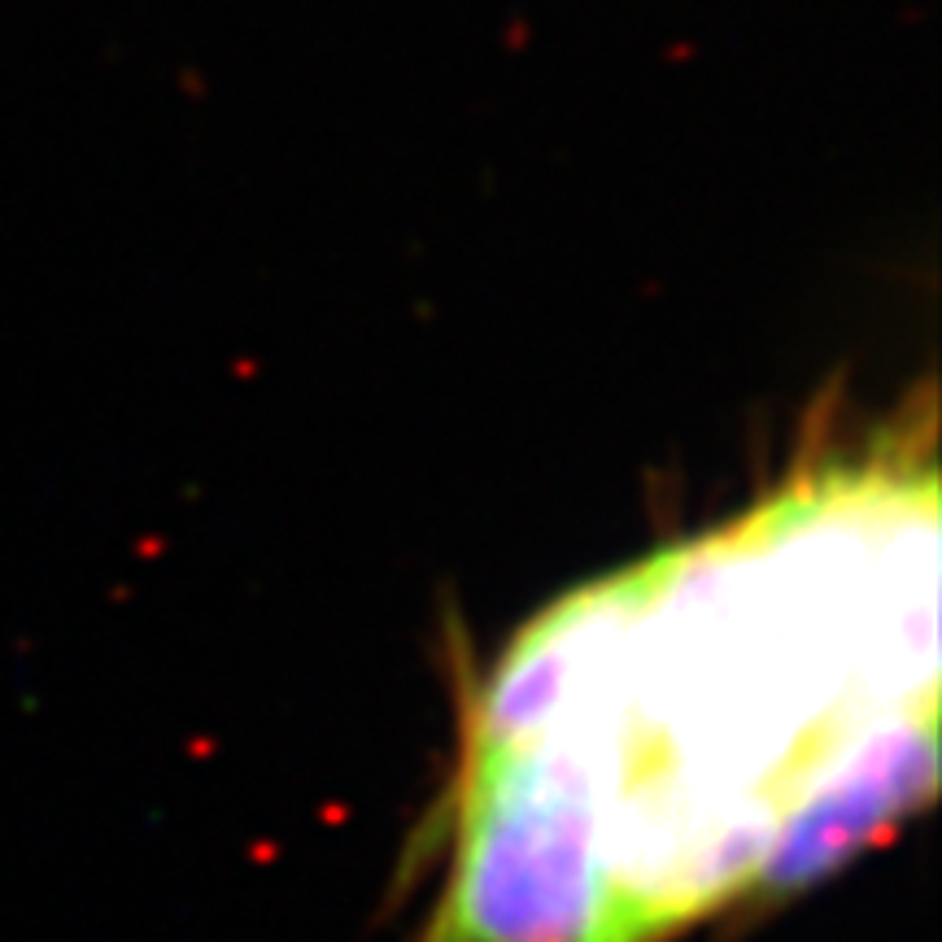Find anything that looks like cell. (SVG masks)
Returning a JSON list of instances; mask_svg holds the SVG:
<instances>
[{
  "mask_svg": "<svg viewBox=\"0 0 942 942\" xmlns=\"http://www.w3.org/2000/svg\"><path fill=\"white\" fill-rule=\"evenodd\" d=\"M598 777L555 733L476 746L454 820V869L415 942H638Z\"/></svg>",
  "mask_w": 942,
  "mask_h": 942,
  "instance_id": "6da1fadb",
  "label": "cell"
},
{
  "mask_svg": "<svg viewBox=\"0 0 942 942\" xmlns=\"http://www.w3.org/2000/svg\"><path fill=\"white\" fill-rule=\"evenodd\" d=\"M934 790V703L917 716H894L865 746H856L842 768L820 777L811 795L798 803L777 829V847L764 865V877L777 886H803L851 851H860L872 834L908 811V803Z\"/></svg>",
  "mask_w": 942,
  "mask_h": 942,
  "instance_id": "7a4b0ae2",
  "label": "cell"
}]
</instances>
